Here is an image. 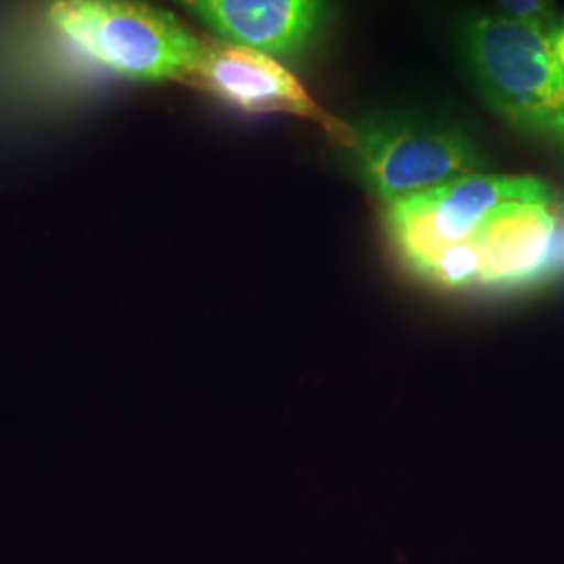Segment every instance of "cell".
<instances>
[{
  "instance_id": "6da1fadb",
  "label": "cell",
  "mask_w": 564,
  "mask_h": 564,
  "mask_svg": "<svg viewBox=\"0 0 564 564\" xmlns=\"http://www.w3.org/2000/svg\"><path fill=\"white\" fill-rule=\"evenodd\" d=\"M464 51L485 99L508 123L564 142V69L545 32L487 15L464 32Z\"/></svg>"
},
{
  "instance_id": "52a82bcc",
  "label": "cell",
  "mask_w": 564,
  "mask_h": 564,
  "mask_svg": "<svg viewBox=\"0 0 564 564\" xmlns=\"http://www.w3.org/2000/svg\"><path fill=\"white\" fill-rule=\"evenodd\" d=\"M556 220L544 203H505L468 239L479 260V284H512L535 274L552 249Z\"/></svg>"
},
{
  "instance_id": "5b68a950",
  "label": "cell",
  "mask_w": 564,
  "mask_h": 564,
  "mask_svg": "<svg viewBox=\"0 0 564 564\" xmlns=\"http://www.w3.org/2000/svg\"><path fill=\"white\" fill-rule=\"evenodd\" d=\"M184 84H195L251 113H291L314 121L339 147L354 144L356 128L330 116L272 55L224 41H203Z\"/></svg>"
},
{
  "instance_id": "9c48e42d",
  "label": "cell",
  "mask_w": 564,
  "mask_h": 564,
  "mask_svg": "<svg viewBox=\"0 0 564 564\" xmlns=\"http://www.w3.org/2000/svg\"><path fill=\"white\" fill-rule=\"evenodd\" d=\"M550 44H552L554 55H556V59L563 65L564 69V23L554 28V32L550 34Z\"/></svg>"
},
{
  "instance_id": "277c9868",
  "label": "cell",
  "mask_w": 564,
  "mask_h": 564,
  "mask_svg": "<svg viewBox=\"0 0 564 564\" xmlns=\"http://www.w3.org/2000/svg\"><path fill=\"white\" fill-rule=\"evenodd\" d=\"M552 191L531 176L470 174L389 205L387 224L412 268L449 245L468 241L505 203L552 205Z\"/></svg>"
},
{
  "instance_id": "8992f818",
  "label": "cell",
  "mask_w": 564,
  "mask_h": 564,
  "mask_svg": "<svg viewBox=\"0 0 564 564\" xmlns=\"http://www.w3.org/2000/svg\"><path fill=\"white\" fill-rule=\"evenodd\" d=\"M214 28L224 42L291 55L318 30L323 0H182Z\"/></svg>"
},
{
  "instance_id": "7a4b0ae2",
  "label": "cell",
  "mask_w": 564,
  "mask_h": 564,
  "mask_svg": "<svg viewBox=\"0 0 564 564\" xmlns=\"http://www.w3.org/2000/svg\"><path fill=\"white\" fill-rule=\"evenodd\" d=\"M48 18L88 57L132 80L186 82L202 39L134 0H57Z\"/></svg>"
},
{
  "instance_id": "3957f363",
  "label": "cell",
  "mask_w": 564,
  "mask_h": 564,
  "mask_svg": "<svg viewBox=\"0 0 564 564\" xmlns=\"http://www.w3.org/2000/svg\"><path fill=\"white\" fill-rule=\"evenodd\" d=\"M356 174L364 186L387 205L481 174V149L463 132L431 130L402 121H377L356 128Z\"/></svg>"
},
{
  "instance_id": "ba28073f",
  "label": "cell",
  "mask_w": 564,
  "mask_h": 564,
  "mask_svg": "<svg viewBox=\"0 0 564 564\" xmlns=\"http://www.w3.org/2000/svg\"><path fill=\"white\" fill-rule=\"evenodd\" d=\"M498 4L505 9V18L542 30L547 36L556 28L554 0H498Z\"/></svg>"
}]
</instances>
